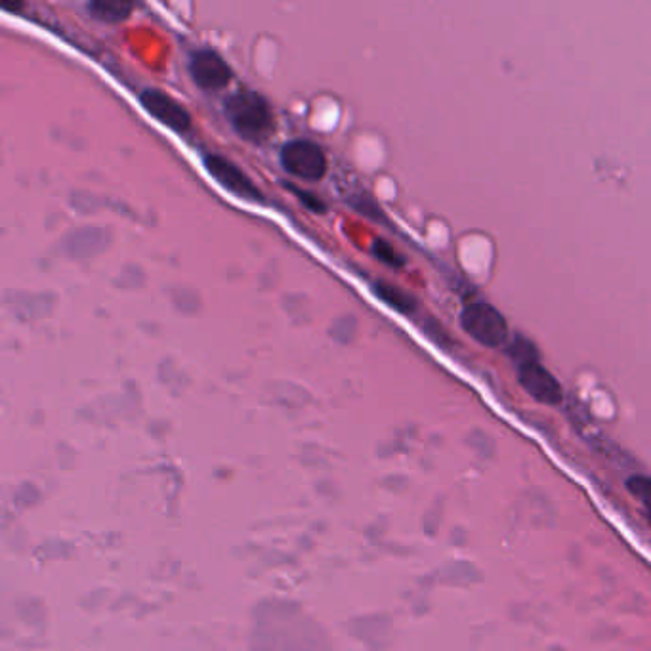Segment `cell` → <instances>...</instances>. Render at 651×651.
Here are the masks:
<instances>
[{
  "instance_id": "cell-2",
  "label": "cell",
  "mask_w": 651,
  "mask_h": 651,
  "mask_svg": "<svg viewBox=\"0 0 651 651\" xmlns=\"http://www.w3.org/2000/svg\"><path fill=\"white\" fill-rule=\"evenodd\" d=\"M462 329L487 348H499L508 338V323L489 304H470L461 315Z\"/></svg>"
},
{
  "instance_id": "cell-7",
  "label": "cell",
  "mask_w": 651,
  "mask_h": 651,
  "mask_svg": "<svg viewBox=\"0 0 651 651\" xmlns=\"http://www.w3.org/2000/svg\"><path fill=\"white\" fill-rule=\"evenodd\" d=\"M142 104L146 105L147 111L151 115H155L159 121H163L165 125L184 132L188 130L191 125L189 113L178 104L176 100H172L167 94H163L161 90H147L142 94Z\"/></svg>"
},
{
  "instance_id": "cell-12",
  "label": "cell",
  "mask_w": 651,
  "mask_h": 651,
  "mask_svg": "<svg viewBox=\"0 0 651 651\" xmlns=\"http://www.w3.org/2000/svg\"><path fill=\"white\" fill-rule=\"evenodd\" d=\"M627 487L630 489L632 495H636L638 499H642L644 503L648 501V491H650V482L646 476H632L627 482Z\"/></svg>"
},
{
  "instance_id": "cell-9",
  "label": "cell",
  "mask_w": 651,
  "mask_h": 651,
  "mask_svg": "<svg viewBox=\"0 0 651 651\" xmlns=\"http://www.w3.org/2000/svg\"><path fill=\"white\" fill-rule=\"evenodd\" d=\"M90 10L96 18L105 21H121L130 16V12L134 10V4L128 2H119V0H111V2H94L90 4Z\"/></svg>"
},
{
  "instance_id": "cell-5",
  "label": "cell",
  "mask_w": 651,
  "mask_h": 651,
  "mask_svg": "<svg viewBox=\"0 0 651 651\" xmlns=\"http://www.w3.org/2000/svg\"><path fill=\"white\" fill-rule=\"evenodd\" d=\"M191 75L205 90H220L231 81V69L216 52L201 50L191 58Z\"/></svg>"
},
{
  "instance_id": "cell-4",
  "label": "cell",
  "mask_w": 651,
  "mask_h": 651,
  "mask_svg": "<svg viewBox=\"0 0 651 651\" xmlns=\"http://www.w3.org/2000/svg\"><path fill=\"white\" fill-rule=\"evenodd\" d=\"M518 380L525 392L541 403L558 405L564 399L560 382L539 363V357H531L518 363Z\"/></svg>"
},
{
  "instance_id": "cell-8",
  "label": "cell",
  "mask_w": 651,
  "mask_h": 651,
  "mask_svg": "<svg viewBox=\"0 0 651 651\" xmlns=\"http://www.w3.org/2000/svg\"><path fill=\"white\" fill-rule=\"evenodd\" d=\"M375 294L382 302H386L390 308H394L399 314H413L417 310V300L405 291H401L396 285H390L386 281H378L375 285Z\"/></svg>"
},
{
  "instance_id": "cell-3",
  "label": "cell",
  "mask_w": 651,
  "mask_h": 651,
  "mask_svg": "<svg viewBox=\"0 0 651 651\" xmlns=\"http://www.w3.org/2000/svg\"><path fill=\"white\" fill-rule=\"evenodd\" d=\"M281 165L300 180L317 182L327 172V157L314 142L293 140L281 149Z\"/></svg>"
},
{
  "instance_id": "cell-6",
  "label": "cell",
  "mask_w": 651,
  "mask_h": 651,
  "mask_svg": "<svg viewBox=\"0 0 651 651\" xmlns=\"http://www.w3.org/2000/svg\"><path fill=\"white\" fill-rule=\"evenodd\" d=\"M207 168L224 188L230 189L231 193L251 199V201H262V193L252 184L251 178L241 168L230 163L228 159L210 155L207 157Z\"/></svg>"
},
{
  "instance_id": "cell-11",
  "label": "cell",
  "mask_w": 651,
  "mask_h": 651,
  "mask_svg": "<svg viewBox=\"0 0 651 651\" xmlns=\"http://www.w3.org/2000/svg\"><path fill=\"white\" fill-rule=\"evenodd\" d=\"M289 189L293 191L294 195L308 207L310 210H314V212H325L327 210V207H325V203L319 199V197H315L314 193H308V191H304V189L300 188H294V186H291L289 184Z\"/></svg>"
},
{
  "instance_id": "cell-1",
  "label": "cell",
  "mask_w": 651,
  "mask_h": 651,
  "mask_svg": "<svg viewBox=\"0 0 651 651\" xmlns=\"http://www.w3.org/2000/svg\"><path fill=\"white\" fill-rule=\"evenodd\" d=\"M226 111L233 128L251 142H262L273 132V113L270 104L252 90L233 94Z\"/></svg>"
},
{
  "instance_id": "cell-10",
  "label": "cell",
  "mask_w": 651,
  "mask_h": 651,
  "mask_svg": "<svg viewBox=\"0 0 651 651\" xmlns=\"http://www.w3.org/2000/svg\"><path fill=\"white\" fill-rule=\"evenodd\" d=\"M373 252L377 254L378 260L384 262L386 266H392V268H401L405 264V258L399 254L390 243L378 239L373 245Z\"/></svg>"
}]
</instances>
